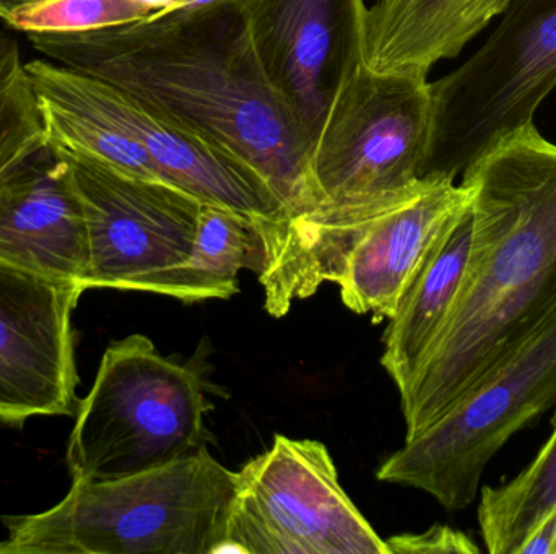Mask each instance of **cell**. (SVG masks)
I'll return each mask as SVG.
<instances>
[{
  "label": "cell",
  "mask_w": 556,
  "mask_h": 554,
  "mask_svg": "<svg viewBox=\"0 0 556 554\" xmlns=\"http://www.w3.org/2000/svg\"><path fill=\"white\" fill-rule=\"evenodd\" d=\"M36 52L116 88L256 169L285 218L324 202L309 150L264 77L240 0L81 33H26Z\"/></svg>",
  "instance_id": "6da1fadb"
},
{
  "label": "cell",
  "mask_w": 556,
  "mask_h": 554,
  "mask_svg": "<svg viewBox=\"0 0 556 554\" xmlns=\"http://www.w3.org/2000/svg\"><path fill=\"white\" fill-rule=\"evenodd\" d=\"M472 244L450 314L401 396L405 441L446 415L556 309V145L534 123L463 172Z\"/></svg>",
  "instance_id": "7a4b0ae2"
},
{
  "label": "cell",
  "mask_w": 556,
  "mask_h": 554,
  "mask_svg": "<svg viewBox=\"0 0 556 554\" xmlns=\"http://www.w3.org/2000/svg\"><path fill=\"white\" fill-rule=\"evenodd\" d=\"M237 472L208 448L117 480L72 481L45 513L2 517L0 553H220Z\"/></svg>",
  "instance_id": "3957f363"
},
{
  "label": "cell",
  "mask_w": 556,
  "mask_h": 554,
  "mask_svg": "<svg viewBox=\"0 0 556 554\" xmlns=\"http://www.w3.org/2000/svg\"><path fill=\"white\" fill-rule=\"evenodd\" d=\"M208 357L207 340L185 361L163 357L146 335L113 342L78 403L67 446L72 481L132 477L208 448Z\"/></svg>",
  "instance_id": "277c9868"
},
{
  "label": "cell",
  "mask_w": 556,
  "mask_h": 554,
  "mask_svg": "<svg viewBox=\"0 0 556 554\" xmlns=\"http://www.w3.org/2000/svg\"><path fill=\"white\" fill-rule=\"evenodd\" d=\"M555 405L556 309L446 415L389 455L376 478L425 491L444 510H466L490 461Z\"/></svg>",
  "instance_id": "5b68a950"
},
{
  "label": "cell",
  "mask_w": 556,
  "mask_h": 554,
  "mask_svg": "<svg viewBox=\"0 0 556 554\" xmlns=\"http://www.w3.org/2000/svg\"><path fill=\"white\" fill-rule=\"evenodd\" d=\"M485 44L430 83L425 176L456 179L503 137L534 123L556 87V0H515Z\"/></svg>",
  "instance_id": "8992f818"
},
{
  "label": "cell",
  "mask_w": 556,
  "mask_h": 554,
  "mask_svg": "<svg viewBox=\"0 0 556 554\" xmlns=\"http://www.w3.org/2000/svg\"><path fill=\"white\" fill-rule=\"evenodd\" d=\"M220 553L388 554L323 442L274 438L237 472Z\"/></svg>",
  "instance_id": "52a82bcc"
},
{
  "label": "cell",
  "mask_w": 556,
  "mask_h": 554,
  "mask_svg": "<svg viewBox=\"0 0 556 554\" xmlns=\"http://www.w3.org/2000/svg\"><path fill=\"white\" fill-rule=\"evenodd\" d=\"M431 133V87L421 75L376 74L359 65L309 152L324 205L401 191L421 178Z\"/></svg>",
  "instance_id": "ba28073f"
},
{
  "label": "cell",
  "mask_w": 556,
  "mask_h": 554,
  "mask_svg": "<svg viewBox=\"0 0 556 554\" xmlns=\"http://www.w3.org/2000/svg\"><path fill=\"white\" fill-rule=\"evenodd\" d=\"M71 166L88 234L87 288L159 292L188 262L204 202L178 185L127 175L59 149Z\"/></svg>",
  "instance_id": "9c48e42d"
},
{
  "label": "cell",
  "mask_w": 556,
  "mask_h": 554,
  "mask_svg": "<svg viewBox=\"0 0 556 554\" xmlns=\"http://www.w3.org/2000/svg\"><path fill=\"white\" fill-rule=\"evenodd\" d=\"M267 83L307 150L363 62L365 0H240Z\"/></svg>",
  "instance_id": "30bf717a"
},
{
  "label": "cell",
  "mask_w": 556,
  "mask_h": 554,
  "mask_svg": "<svg viewBox=\"0 0 556 554\" xmlns=\"http://www.w3.org/2000/svg\"><path fill=\"white\" fill-rule=\"evenodd\" d=\"M84 286L0 259V422L74 415L72 312Z\"/></svg>",
  "instance_id": "8fae6325"
},
{
  "label": "cell",
  "mask_w": 556,
  "mask_h": 554,
  "mask_svg": "<svg viewBox=\"0 0 556 554\" xmlns=\"http://www.w3.org/2000/svg\"><path fill=\"white\" fill-rule=\"evenodd\" d=\"M470 189L425 176L395 192L346 257L340 298L350 311L391 319L438 237L470 208Z\"/></svg>",
  "instance_id": "7c38bea8"
},
{
  "label": "cell",
  "mask_w": 556,
  "mask_h": 554,
  "mask_svg": "<svg viewBox=\"0 0 556 554\" xmlns=\"http://www.w3.org/2000/svg\"><path fill=\"white\" fill-rule=\"evenodd\" d=\"M0 259L88 289L84 205L67 159L48 139L0 171Z\"/></svg>",
  "instance_id": "4fadbf2b"
},
{
  "label": "cell",
  "mask_w": 556,
  "mask_h": 554,
  "mask_svg": "<svg viewBox=\"0 0 556 554\" xmlns=\"http://www.w3.org/2000/svg\"><path fill=\"white\" fill-rule=\"evenodd\" d=\"M91 80L98 100L139 140L163 181L185 189L204 204L244 215L253 223L285 218L283 205L270 185L243 159L146 109L116 88Z\"/></svg>",
  "instance_id": "5bb4252c"
},
{
  "label": "cell",
  "mask_w": 556,
  "mask_h": 554,
  "mask_svg": "<svg viewBox=\"0 0 556 554\" xmlns=\"http://www.w3.org/2000/svg\"><path fill=\"white\" fill-rule=\"evenodd\" d=\"M515 0H378L366 13L363 62L376 74L428 77Z\"/></svg>",
  "instance_id": "9a60e30c"
},
{
  "label": "cell",
  "mask_w": 556,
  "mask_h": 554,
  "mask_svg": "<svg viewBox=\"0 0 556 554\" xmlns=\"http://www.w3.org/2000/svg\"><path fill=\"white\" fill-rule=\"evenodd\" d=\"M472 244V210L457 218L428 250L384 332L381 366L399 394L414 379L456 299Z\"/></svg>",
  "instance_id": "2e32d148"
},
{
  "label": "cell",
  "mask_w": 556,
  "mask_h": 554,
  "mask_svg": "<svg viewBox=\"0 0 556 554\" xmlns=\"http://www.w3.org/2000/svg\"><path fill=\"white\" fill-rule=\"evenodd\" d=\"M263 269V246L253 221L218 205L202 204L188 262L163 276L156 295L185 305L230 299L240 292L238 275Z\"/></svg>",
  "instance_id": "e0dca14e"
},
{
  "label": "cell",
  "mask_w": 556,
  "mask_h": 554,
  "mask_svg": "<svg viewBox=\"0 0 556 554\" xmlns=\"http://www.w3.org/2000/svg\"><path fill=\"white\" fill-rule=\"evenodd\" d=\"M552 436L508 484L480 488L479 526L490 554H516L529 530L556 503V405Z\"/></svg>",
  "instance_id": "ac0fdd59"
},
{
  "label": "cell",
  "mask_w": 556,
  "mask_h": 554,
  "mask_svg": "<svg viewBox=\"0 0 556 554\" xmlns=\"http://www.w3.org/2000/svg\"><path fill=\"white\" fill-rule=\"evenodd\" d=\"M45 140L41 106L18 42L0 29V171Z\"/></svg>",
  "instance_id": "d6986e66"
},
{
  "label": "cell",
  "mask_w": 556,
  "mask_h": 554,
  "mask_svg": "<svg viewBox=\"0 0 556 554\" xmlns=\"http://www.w3.org/2000/svg\"><path fill=\"white\" fill-rule=\"evenodd\" d=\"M153 13L134 0H45L10 16L25 33H81L143 20Z\"/></svg>",
  "instance_id": "ffe728a7"
},
{
  "label": "cell",
  "mask_w": 556,
  "mask_h": 554,
  "mask_svg": "<svg viewBox=\"0 0 556 554\" xmlns=\"http://www.w3.org/2000/svg\"><path fill=\"white\" fill-rule=\"evenodd\" d=\"M388 554H479L470 537L450 526L430 527L421 533H402L384 540Z\"/></svg>",
  "instance_id": "44dd1931"
},
{
  "label": "cell",
  "mask_w": 556,
  "mask_h": 554,
  "mask_svg": "<svg viewBox=\"0 0 556 554\" xmlns=\"http://www.w3.org/2000/svg\"><path fill=\"white\" fill-rule=\"evenodd\" d=\"M556 554V503L534 524L516 554Z\"/></svg>",
  "instance_id": "7402d4cb"
},
{
  "label": "cell",
  "mask_w": 556,
  "mask_h": 554,
  "mask_svg": "<svg viewBox=\"0 0 556 554\" xmlns=\"http://www.w3.org/2000/svg\"><path fill=\"white\" fill-rule=\"evenodd\" d=\"M39 2H45V0H0V20L7 23L13 13Z\"/></svg>",
  "instance_id": "603a6c76"
},
{
  "label": "cell",
  "mask_w": 556,
  "mask_h": 554,
  "mask_svg": "<svg viewBox=\"0 0 556 554\" xmlns=\"http://www.w3.org/2000/svg\"><path fill=\"white\" fill-rule=\"evenodd\" d=\"M214 2H217V0H176V2L166 7V9L159 10V12L153 13H155V15H165V13L178 12V10L185 9H194V7H204Z\"/></svg>",
  "instance_id": "cb8c5ba5"
},
{
  "label": "cell",
  "mask_w": 556,
  "mask_h": 554,
  "mask_svg": "<svg viewBox=\"0 0 556 554\" xmlns=\"http://www.w3.org/2000/svg\"><path fill=\"white\" fill-rule=\"evenodd\" d=\"M134 2L140 3V5L147 7L152 12H159V10L166 9L172 5L176 0H134Z\"/></svg>",
  "instance_id": "d4e9b609"
}]
</instances>
